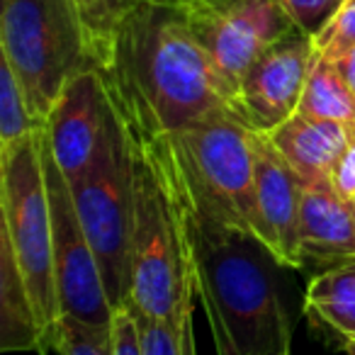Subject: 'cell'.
Here are the masks:
<instances>
[{
	"label": "cell",
	"mask_w": 355,
	"mask_h": 355,
	"mask_svg": "<svg viewBox=\"0 0 355 355\" xmlns=\"http://www.w3.org/2000/svg\"><path fill=\"white\" fill-rule=\"evenodd\" d=\"M98 71L134 141H156L214 110H236L234 88L173 0H139Z\"/></svg>",
	"instance_id": "1"
},
{
	"label": "cell",
	"mask_w": 355,
	"mask_h": 355,
	"mask_svg": "<svg viewBox=\"0 0 355 355\" xmlns=\"http://www.w3.org/2000/svg\"><path fill=\"white\" fill-rule=\"evenodd\" d=\"M166 144V139H161ZM195 287L217 355H277L292 350V319L277 287L275 261L253 232L207 207L178 173L166 144Z\"/></svg>",
	"instance_id": "2"
},
{
	"label": "cell",
	"mask_w": 355,
	"mask_h": 355,
	"mask_svg": "<svg viewBox=\"0 0 355 355\" xmlns=\"http://www.w3.org/2000/svg\"><path fill=\"white\" fill-rule=\"evenodd\" d=\"M132 304L163 324L180 326L198 295L166 144L134 141Z\"/></svg>",
	"instance_id": "3"
},
{
	"label": "cell",
	"mask_w": 355,
	"mask_h": 355,
	"mask_svg": "<svg viewBox=\"0 0 355 355\" xmlns=\"http://www.w3.org/2000/svg\"><path fill=\"white\" fill-rule=\"evenodd\" d=\"M40 129L0 146V236L12 248L40 324L42 355L56 350L61 326L49 193Z\"/></svg>",
	"instance_id": "4"
},
{
	"label": "cell",
	"mask_w": 355,
	"mask_h": 355,
	"mask_svg": "<svg viewBox=\"0 0 355 355\" xmlns=\"http://www.w3.org/2000/svg\"><path fill=\"white\" fill-rule=\"evenodd\" d=\"M0 56L12 66L37 124H44L71 78L95 69L73 0H6Z\"/></svg>",
	"instance_id": "5"
},
{
	"label": "cell",
	"mask_w": 355,
	"mask_h": 355,
	"mask_svg": "<svg viewBox=\"0 0 355 355\" xmlns=\"http://www.w3.org/2000/svg\"><path fill=\"white\" fill-rule=\"evenodd\" d=\"M163 139L185 185L222 219L258 236L253 129L246 119L222 107Z\"/></svg>",
	"instance_id": "6"
},
{
	"label": "cell",
	"mask_w": 355,
	"mask_h": 355,
	"mask_svg": "<svg viewBox=\"0 0 355 355\" xmlns=\"http://www.w3.org/2000/svg\"><path fill=\"white\" fill-rule=\"evenodd\" d=\"M69 188L98 258L110 304L114 311L124 309L132 304L134 146L122 119L114 124L98 163Z\"/></svg>",
	"instance_id": "7"
},
{
	"label": "cell",
	"mask_w": 355,
	"mask_h": 355,
	"mask_svg": "<svg viewBox=\"0 0 355 355\" xmlns=\"http://www.w3.org/2000/svg\"><path fill=\"white\" fill-rule=\"evenodd\" d=\"M40 151L44 166L46 193L54 232V268L59 292L61 319H76L90 326H112L114 306L110 304L98 258L83 232L71 195L69 180L61 173L51 146L46 141L44 124L40 129Z\"/></svg>",
	"instance_id": "8"
},
{
	"label": "cell",
	"mask_w": 355,
	"mask_h": 355,
	"mask_svg": "<svg viewBox=\"0 0 355 355\" xmlns=\"http://www.w3.org/2000/svg\"><path fill=\"white\" fill-rule=\"evenodd\" d=\"M219 73L239 98L246 71L280 37L295 30L277 0H173Z\"/></svg>",
	"instance_id": "9"
},
{
	"label": "cell",
	"mask_w": 355,
	"mask_h": 355,
	"mask_svg": "<svg viewBox=\"0 0 355 355\" xmlns=\"http://www.w3.org/2000/svg\"><path fill=\"white\" fill-rule=\"evenodd\" d=\"M117 122L119 114L98 69L69 80L44 122L46 141L69 183L98 163Z\"/></svg>",
	"instance_id": "10"
},
{
	"label": "cell",
	"mask_w": 355,
	"mask_h": 355,
	"mask_svg": "<svg viewBox=\"0 0 355 355\" xmlns=\"http://www.w3.org/2000/svg\"><path fill=\"white\" fill-rule=\"evenodd\" d=\"M314 51V37L295 27L253 61L236 98V112L253 132L270 134L297 114Z\"/></svg>",
	"instance_id": "11"
},
{
	"label": "cell",
	"mask_w": 355,
	"mask_h": 355,
	"mask_svg": "<svg viewBox=\"0 0 355 355\" xmlns=\"http://www.w3.org/2000/svg\"><path fill=\"white\" fill-rule=\"evenodd\" d=\"M258 236L282 268H302L300 212L304 180L282 158L268 134L253 132Z\"/></svg>",
	"instance_id": "12"
},
{
	"label": "cell",
	"mask_w": 355,
	"mask_h": 355,
	"mask_svg": "<svg viewBox=\"0 0 355 355\" xmlns=\"http://www.w3.org/2000/svg\"><path fill=\"white\" fill-rule=\"evenodd\" d=\"M355 258V205L334 180L304 185L300 212V261L336 266Z\"/></svg>",
	"instance_id": "13"
},
{
	"label": "cell",
	"mask_w": 355,
	"mask_h": 355,
	"mask_svg": "<svg viewBox=\"0 0 355 355\" xmlns=\"http://www.w3.org/2000/svg\"><path fill=\"white\" fill-rule=\"evenodd\" d=\"M268 137L287 163L295 168L304 185L331 180L334 171L348 146L350 124L292 114Z\"/></svg>",
	"instance_id": "14"
},
{
	"label": "cell",
	"mask_w": 355,
	"mask_h": 355,
	"mask_svg": "<svg viewBox=\"0 0 355 355\" xmlns=\"http://www.w3.org/2000/svg\"><path fill=\"white\" fill-rule=\"evenodd\" d=\"M0 350L42 353L40 324L12 248L0 236Z\"/></svg>",
	"instance_id": "15"
},
{
	"label": "cell",
	"mask_w": 355,
	"mask_h": 355,
	"mask_svg": "<svg viewBox=\"0 0 355 355\" xmlns=\"http://www.w3.org/2000/svg\"><path fill=\"white\" fill-rule=\"evenodd\" d=\"M304 311L334 329L343 340H355V258L329 266L311 277Z\"/></svg>",
	"instance_id": "16"
},
{
	"label": "cell",
	"mask_w": 355,
	"mask_h": 355,
	"mask_svg": "<svg viewBox=\"0 0 355 355\" xmlns=\"http://www.w3.org/2000/svg\"><path fill=\"white\" fill-rule=\"evenodd\" d=\"M297 112L316 119L355 124V93L338 73L334 61L319 51H314V59H311Z\"/></svg>",
	"instance_id": "17"
},
{
	"label": "cell",
	"mask_w": 355,
	"mask_h": 355,
	"mask_svg": "<svg viewBox=\"0 0 355 355\" xmlns=\"http://www.w3.org/2000/svg\"><path fill=\"white\" fill-rule=\"evenodd\" d=\"M73 3L85 27L93 64L95 69H100L112 51L114 37H117L124 17L137 8L139 0H73Z\"/></svg>",
	"instance_id": "18"
},
{
	"label": "cell",
	"mask_w": 355,
	"mask_h": 355,
	"mask_svg": "<svg viewBox=\"0 0 355 355\" xmlns=\"http://www.w3.org/2000/svg\"><path fill=\"white\" fill-rule=\"evenodd\" d=\"M42 124L35 122L25 90L12 66L0 56V146L25 139Z\"/></svg>",
	"instance_id": "19"
},
{
	"label": "cell",
	"mask_w": 355,
	"mask_h": 355,
	"mask_svg": "<svg viewBox=\"0 0 355 355\" xmlns=\"http://www.w3.org/2000/svg\"><path fill=\"white\" fill-rule=\"evenodd\" d=\"M59 355H114L112 326H90L76 319H61Z\"/></svg>",
	"instance_id": "20"
},
{
	"label": "cell",
	"mask_w": 355,
	"mask_h": 355,
	"mask_svg": "<svg viewBox=\"0 0 355 355\" xmlns=\"http://www.w3.org/2000/svg\"><path fill=\"white\" fill-rule=\"evenodd\" d=\"M314 46L326 59L336 61L355 46V0H345L334 17L314 37Z\"/></svg>",
	"instance_id": "21"
},
{
	"label": "cell",
	"mask_w": 355,
	"mask_h": 355,
	"mask_svg": "<svg viewBox=\"0 0 355 355\" xmlns=\"http://www.w3.org/2000/svg\"><path fill=\"white\" fill-rule=\"evenodd\" d=\"M129 309L137 319L144 355H180V329H183V324H163V321H156L137 311L134 306H129Z\"/></svg>",
	"instance_id": "22"
},
{
	"label": "cell",
	"mask_w": 355,
	"mask_h": 355,
	"mask_svg": "<svg viewBox=\"0 0 355 355\" xmlns=\"http://www.w3.org/2000/svg\"><path fill=\"white\" fill-rule=\"evenodd\" d=\"M277 3L295 22V27H300L309 37H316L345 0H277Z\"/></svg>",
	"instance_id": "23"
},
{
	"label": "cell",
	"mask_w": 355,
	"mask_h": 355,
	"mask_svg": "<svg viewBox=\"0 0 355 355\" xmlns=\"http://www.w3.org/2000/svg\"><path fill=\"white\" fill-rule=\"evenodd\" d=\"M112 338H114V355H144L141 338H139V326L129 306L114 311Z\"/></svg>",
	"instance_id": "24"
},
{
	"label": "cell",
	"mask_w": 355,
	"mask_h": 355,
	"mask_svg": "<svg viewBox=\"0 0 355 355\" xmlns=\"http://www.w3.org/2000/svg\"><path fill=\"white\" fill-rule=\"evenodd\" d=\"M331 180H334V185L345 198L353 200V195H355V124H350L348 146H345V151H343V156H340Z\"/></svg>",
	"instance_id": "25"
},
{
	"label": "cell",
	"mask_w": 355,
	"mask_h": 355,
	"mask_svg": "<svg viewBox=\"0 0 355 355\" xmlns=\"http://www.w3.org/2000/svg\"><path fill=\"white\" fill-rule=\"evenodd\" d=\"M334 64H336V69H338V73L343 76L345 83L350 85V90L355 93V46L345 51L343 56H338Z\"/></svg>",
	"instance_id": "26"
},
{
	"label": "cell",
	"mask_w": 355,
	"mask_h": 355,
	"mask_svg": "<svg viewBox=\"0 0 355 355\" xmlns=\"http://www.w3.org/2000/svg\"><path fill=\"white\" fill-rule=\"evenodd\" d=\"M180 355H198V345H195L193 334V311L185 316L183 329H180Z\"/></svg>",
	"instance_id": "27"
},
{
	"label": "cell",
	"mask_w": 355,
	"mask_h": 355,
	"mask_svg": "<svg viewBox=\"0 0 355 355\" xmlns=\"http://www.w3.org/2000/svg\"><path fill=\"white\" fill-rule=\"evenodd\" d=\"M345 355H355V340H345Z\"/></svg>",
	"instance_id": "28"
},
{
	"label": "cell",
	"mask_w": 355,
	"mask_h": 355,
	"mask_svg": "<svg viewBox=\"0 0 355 355\" xmlns=\"http://www.w3.org/2000/svg\"><path fill=\"white\" fill-rule=\"evenodd\" d=\"M277 355H292V350H287V353H277Z\"/></svg>",
	"instance_id": "29"
},
{
	"label": "cell",
	"mask_w": 355,
	"mask_h": 355,
	"mask_svg": "<svg viewBox=\"0 0 355 355\" xmlns=\"http://www.w3.org/2000/svg\"><path fill=\"white\" fill-rule=\"evenodd\" d=\"M353 205H355V195H353Z\"/></svg>",
	"instance_id": "30"
}]
</instances>
